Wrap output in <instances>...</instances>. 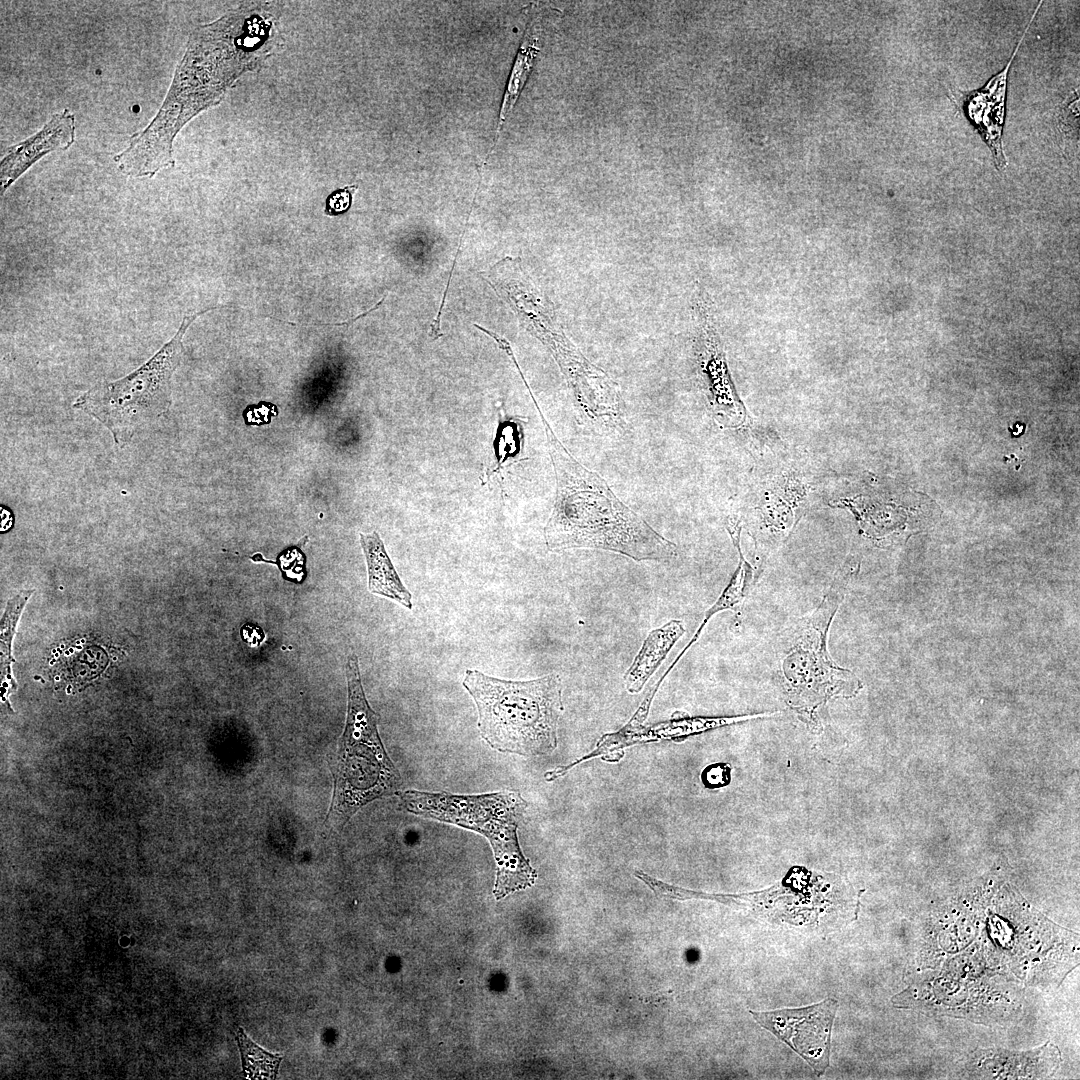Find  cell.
Masks as SVG:
<instances>
[{
	"instance_id": "14",
	"label": "cell",
	"mask_w": 1080,
	"mask_h": 1080,
	"mask_svg": "<svg viewBox=\"0 0 1080 1080\" xmlns=\"http://www.w3.org/2000/svg\"><path fill=\"white\" fill-rule=\"evenodd\" d=\"M540 51L539 37L536 34V30L530 27L526 30V33L521 42V46L518 50L515 62L513 64L509 80L507 82L505 94L500 108L499 120L497 125V137L506 120V117L515 105L522 88L524 87L529 74L532 70L534 60Z\"/></svg>"
},
{
	"instance_id": "9",
	"label": "cell",
	"mask_w": 1080,
	"mask_h": 1080,
	"mask_svg": "<svg viewBox=\"0 0 1080 1080\" xmlns=\"http://www.w3.org/2000/svg\"><path fill=\"white\" fill-rule=\"evenodd\" d=\"M1041 5L1042 2L1040 1L1005 68L994 75L982 89L965 93L961 100V106L966 117L990 148L998 169H1004L1007 163L1003 150L1002 134L1005 122L1008 72Z\"/></svg>"
},
{
	"instance_id": "11",
	"label": "cell",
	"mask_w": 1080,
	"mask_h": 1080,
	"mask_svg": "<svg viewBox=\"0 0 1080 1080\" xmlns=\"http://www.w3.org/2000/svg\"><path fill=\"white\" fill-rule=\"evenodd\" d=\"M697 311V358L705 388L717 410L725 411L737 407L739 400L728 371L711 304L703 295L697 299Z\"/></svg>"
},
{
	"instance_id": "16",
	"label": "cell",
	"mask_w": 1080,
	"mask_h": 1080,
	"mask_svg": "<svg viewBox=\"0 0 1080 1080\" xmlns=\"http://www.w3.org/2000/svg\"><path fill=\"white\" fill-rule=\"evenodd\" d=\"M34 590H23L11 598L6 606L5 612L1 620L0 629V663H1V681L2 688L7 692L10 688H16V683L12 677V663L14 662L12 656V642L15 634V629L20 615L31 597Z\"/></svg>"
},
{
	"instance_id": "18",
	"label": "cell",
	"mask_w": 1080,
	"mask_h": 1080,
	"mask_svg": "<svg viewBox=\"0 0 1080 1080\" xmlns=\"http://www.w3.org/2000/svg\"><path fill=\"white\" fill-rule=\"evenodd\" d=\"M357 188V185H350L332 192L326 200L325 214L338 215L346 212L351 206L352 195Z\"/></svg>"
},
{
	"instance_id": "6",
	"label": "cell",
	"mask_w": 1080,
	"mask_h": 1080,
	"mask_svg": "<svg viewBox=\"0 0 1080 1080\" xmlns=\"http://www.w3.org/2000/svg\"><path fill=\"white\" fill-rule=\"evenodd\" d=\"M850 570H839L819 606L797 619L781 635L779 666L793 708L809 718L831 697L850 696L860 688L857 677L836 665L827 649V636L842 603Z\"/></svg>"
},
{
	"instance_id": "13",
	"label": "cell",
	"mask_w": 1080,
	"mask_h": 1080,
	"mask_svg": "<svg viewBox=\"0 0 1080 1080\" xmlns=\"http://www.w3.org/2000/svg\"><path fill=\"white\" fill-rule=\"evenodd\" d=\"M684 632L685 628L682 621L671 620L648 634L642 648L624 676L625 685L629 692L636 693L642 689L645 682L658 668Z\"/></svg>"
},
{
	"instance_id": "7",
	"label": "cell",
	"mask_w": 1080,
	"mask_h": 1080,
	"mask_svg": "<svg viewBox=\"0 0 1080 1080\" xmlns=\"http://www.w3.org/2000/svg\"><path fill=\"white\" fill-rule=\"evenodd\" d=\"M185 316L173 336L148 361L125 377L100 382L82 393L72 407L100 422L119 448L164 416L172 404V377L184 351L183 337L201 314Z\"/></svg>"
},
{
	"instance_id": "10",
	"label": "cell",
	"mask_w": 1080,
	"mask_h": 1080,
	"mask_svg": "<svg viewBox=\"0 0 1080 1080\" xmlns=\"http://www.w3.org/2000/svg\"><path fill=\"white\" fill-rule=\"evenodd\" d=\"M76 122L67 108L57 112L27 139L8 147L0 162V195L49 153L69 149L75 142Z\"/></svg>"
},
{
	"instance_id": "19",
	"label": "cell",
	"mask_w": 1080,
	"mask_h": 1080,
	"mask_svg": "<svg viewBox=\"0 0 1080 1080\" xmlns=\"http://www.w3.org/2000/svg\"><path fill=\"white\" fill-rule=\"evenodd\" d=\"M702 781L708 788H718L730 782V767L725 763L708 766L702 773Z\"/></svg>"
},
{
	"instance_id": "5",
	"label": "cell",
	"mask_w": 1080,
	"mask_h": 1080,
	"mask_svg": "<svg viewBox=\"0 0 1080 1080\" xmlns=\"http://www.w3.org/2000/svg\"><path fill=\"white\" fill-rule=\"evenodd\" d=\"M410 813L475 831L489 841L496 861L493 894L497 900L532 886L536 871L519 846L517 829L527 802L520 793L502 791L481 795L448 792H397Z\"/></svg>"
},
{
	"instance_id": "3",
	"label": "cell",
	"mask_w": 1080,
	"mask_h": 1080,
	"mask_svg": "<svg viewBox=\"0 0 1080 1080\" xmlns=\"http://www.w3.org/2000/svg\"><path fill=\"white\" fill-rule=\"evenodd\" d=\"M462 684L476 704L479 733L493 749L523 756L555 750L563 712L558 674L513 681L467 669Z\"/></svg>"
},
{
	"instance_id": "4",
	"label": "cell",
	"mask_w": 1080,
	"mask_h": 1080,
	"mask_svg": "<svg viewBox=\"0 0 1080 1080\" xmlns=\"http://www.w3.org/2000/svg\"><path fill=\"white\" fill-rule=\"evenodd\" d=\"M345 672L348 706L345 729L331 761L334 788L325 821L330 831H339L364 805L397 793L401 785L378 733L379 715L365 697L355 654L348 656Z\"/></svg>"
},
{
	"instance_id": "22",
	"label": "cell",
	"mask_w": 1080,
	"mask_h": 1080,
	"mask_svg": "<svg viewBox=\"0 0 1080 1080\" xmlns=\"http://www.w3.org/2000/svg\"><path fill=\"white\" fill-rule=\"evenodd\" d=\"M385 298H386V295H385L384 297H382V298H381V299L379 300V302H378V303H377V304H376L375 306H373L372 308H370V309H369L368 311H365L364 313H362V314H360V315L356 316L355 318H353V319H350V320H348V321H345V322H342V323H336V324H332V325H349V324H351V323H353V322L357 321L358 319H360V318H362V317H364V316L368 315V314H369V313H371L372 311L376 310V309H377V308H378V307H379V306H380V305H381V304L383 303V301L385 300Z\"/></svg>"
},
{
	"instance_id": "8",
	"label": "cell",
	"mask_w": 1080,
	"mask_h": 1080,
	"mask_svg": "<svg viewBox=\"0 0 1080 1080\" xmlns=\"http://www.w3.org/2000/svg\"><path fill=\"white\" fill-rule=\"evenodd\" d=\"M838 1002L828 998L795 1009L750 1011L756 1022L785 1042L820 1076L829 1066L831 1029Z\"/></svg>"
},
{
	"instance_id": "2",
	"label": "cell",
	"mask_w": 1080,
	"mask_h": 1080,
	"mask_svg": "<svg viewBox=\"0 0 1080 1080\" xmlns=\"http://www.w3.org/2000/svg\"><path fill=\"white\" fill-rule=\"evenodd\" d=\"M536 407L545 427L556 478L554 506L544 528L547 548L605 550L636 561L675 558L676 544L624 504L604 478L576 460Z\"/></svg>"
},
{
	"instance_id": "15",
	"label": "cell",
	"mask_w": 1080,
	"mask_h": 1080,
	"mask_svg": "<svg viewBox=\"0 0 1080 1080\" xmlns=\"http://www.w3.org/2000/svg\"><path fill=\"white\" fill-rule=\"evenodd\" d=\"M728 530L739 553L740 560L738 567L733 574L728 586L725 588V590L722 592L716 602L705 613V618L703 619L692 640L685 647L684 651H686L698 639L703 627L714 614L727 609H739L753 584V568L744 559L739 545L740 529L736 530L728 528ZM684 651L682 653H684Z\"/></svg>"
},
{
	"instance_id": "1",
	"label": "cell",
	"mask_w": 1080,
	"mask_h": 1080,
	"mask_svg": "<svg viewBox=\"0 0 1080 1080\" xmlns=\"http://www.w3.org/2000/svg\"><path fill=\"white\" fill-rule=\"evenodd\" d=\"M278 36V15L268 3L242 5L196 27L155 117L114 156L118 170L151 178L174 166L177 134L199 113L220 104L235 81L273 51Z\"/></svg>"
},
{
	"instance_id": "21",
	"label": "cell",
	"mask_w": 1080,
	"mask_h": 1080,
	"mask_svg": "<svg viewBox=\"0 0 1080 1080\" xmlns=\"http://www.w3.org/2000/svg\"><path fill=\"white\" fill-rule=\"evenodd\" d=\"M241 635L245 642L251 646H258L264 639V633L262 629L255 625H244L241 630Z\"/></svg>"
},
{
	"instance_id": "17",
	"label": "cell",
	"mask_w": 1080,
	"mask_h": 1080,
	"mask_svg": "<svg viewBox=\"0 0 1080 1080\" xmlns=\"http://www.w3.org/2000/svg\"><path fill=\"white\" fill-rule=\"evenodd\" d=\"M236 1040L241 1053L243 1072L250 1079H275L282 1056L271 1054L251 1041L244 1030L239 1028Z\"/></svg>"
},
{
	"instance_id": "12",
	"label": "cell",
	"mask_w": 1080,
	"mask_h": 1080,
	"mask_svg": "<svg viewBox=\"0 0 1080 1080\" xmlns=\"http://www.w3.org/2000/svg\"><path fill=\"white\" fill-rule=\"evenodd\" d=\"M360 544L367 563L369 591L412 609L411 593L400 580L379 534L360 533Z\"/></svg>"
},
{
	"instance_id": "20",
	"label": "cell",
	"mask_w": 1080,
	"mask_h": 1080,
	"mask_svg": "<svg viewBox=\"0 0 1080 1080\" xmlns=\"http://www.w3.org/2000/svg\"><path fill=\"white\" fill-rule=\"evenodd\" d=\"M1078 116H1079V98L1078 93L1073 94L1072 100L1067 103L1066 107L1062 110V125L1065 129L1075 130L1078 128Z\"/></svg>"
}]
</instances>
